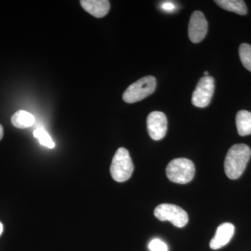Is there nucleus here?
Returning a JSON list of instances; mask_svg holds the SVG:
<instances>
[{"instance_id": "f03ea898", "label": "nucleus", "mask_w": 251, "mask_h": 251, "mask_svg": "<svg viewBox=\"0 0 251 251\" xmlns=\"http://www.w3.org/2000/svg\"><path fill=\"white\" fill-rule=\"evenodd\" d=\"M196 169L191 160L188 158H175L170 162L166 168L168 179L176 184H187L194 177Z\"/></svg>"}, {"instance_id": "6ab92c4d", "label": "nucleus", "mask_w": 251, "mask_h": 251, "mask_svg": "<svg viewBox=\"0 0 251 251\" xmlns=\"http://www.w3.org/2000/svg\"><path fill=\"white\" fill-rule=\"evenodd\" d=\"M3 232V225L1 224V223L0 222V235H1V233Z\"/></svg>"}, {"instance_id": "4468645a", "label": "nucleus", "mask_w": 251, "mask_h": 251, "mask_svg": "<svg viewBox=\"0 0 251 251\" xmlns=\"http://www.w3.org/2000/svg\"><path fill=\"white\" fill-rule=\"evenodd\" d=\"M239 57L244 67L251 72V46L242 44L239 49Z\"/></svg>"}, {"instance_id": "9b49d317", "label": "nucleus", "mask_w": 251, "mask_h": 251, "mask_svg": "<svg viewBox=\"0 0 251 251\" xmlns=\"http://www.w3.org/2000/svg\"><path fill=\"white\" fill-rule=\"evenodd\" d=\"M238 134L247 136L251 134V112L240 110L236 115Z\"/></svg>"}, {"instance_id": "9d476101", "label": "nucleus", "mask_w": 251, "mask_h": 251, "mask_svg": "<svg viewBox=\"0 0 251 251\" xmlns=\"http://www.w3.org/2000/svg\"><path fill=\"white\" fill-rule=\"evenodd\" d=\"M80 4L87 13L98 18L106 16L110 8L108 0H82Z\"/></svg>"}, {"instance_id": "0eeeda50", "label": "nucleus", "mask_w": 251, "mask_h": 251, "mask_svg": "<svg viewBox=\"0 0 251 251\" xmlns=\"http://www.w3.org/2000/svg\"><path fill=\"white\" fill-rule=\"evenodd\" d=\"M208 23L202 12L196 11L191 15L188 25V37L193 44L201 42L207 33Z\"/></svg>"}, {"instance_id": "f3484780", "label": "nucleus", "mask_w": 251, "mask_h": 251, "mask_svg": "<svg viewBox=\"0 0 251 251\" xmlns=\"http://www.w3.org/2000/svg\"><path fill=\"white\" fill-rule=\"evenodd\" d=\"M161 9L168 13H173L176 10V5L172 1H164L161 4Z\"/></svg>"}, {"instance_id": "2eb2a0df", "label": "nucleus", "mask_w": 251, "mask_h": 251, "mask_svg": "<svg viewBox=\"0 0 251 251\" xmlns=\"http://www.w3.org/2000/svg\"><path fill=\"white\" fill-rule=\"evenodd\" d=\"M34 136L39 140V143L44 146L47 147L48 148L52 149L55 146V144L52 141L49 133L44 128H37L34 131Z\"/></svg>"}, {"instance_id": "f8f14e48", "label": "nucleus", "mask_w": 251, "mask_h": 251, "mask_svg": "<svg viewBox=\"0 0 251 251\" xmlns=\"http://www.w3.org/2000/svg\"><path fill=\"white\" fill-rule=\"evenodd\" d=\"M216 4L226 11L236 13L239 15L247 14V6L242 0H218Z\"/></svg>"}, {"instance_id": "423d86ee", "label": "nucleus", "mask_w": 251, "mask_h": 251, "mask_svg": "<svg viewBox=\"0 0 251 251\" xmlns=\"http://www.w3.org/2000/svg\"><path fill=\"white\" fill-rule=\"evenodd\" d=\"M214 79L209 76L202 77L198 82L192 96V103L198 108H205L210 103L214 92Z\"/></svg>"}, {"instance_id": "a211bd4d", "label": "nucleus", "mask_w": 251, "mask_h": 251, "mask_svg": "<svg viewBox=\"0 0 251 251\" xmlns=\"http://www.w3.org/2000/svg\"><path fill=\"white\" fill-rule=\"evenodd\" d=\"M3 135H4V129H3L2 126L0 125V140L3 138Z\"/></svg>"}, {"instance_id": "1a4fd4ad", "label": "nucleus", "mask_w": 251, "mask_h": 251, "mask_svg": "<svg viewBox=\"0 0 251 251\" xmlns=\"http://www.w3.org/2000/svg\"><path fill=\"white\" fill-rule=\"evenodd\" d=\"M235 227L230 223H224L220 225L216 229L214 237L211 239L210 248L213 250H218L227 245L234 236Z\"/></svg>"}, {"instance_id": "39448f33", "label": "nucleus", "mask_w": 251, "mask_h": 251, "mask_svg": "<svg viewBox=\"0 0 251 251\" xmlns=\"http://www.w3.org/2000/svg\"><path fill=\"white\" fill-rule=\"evenodd\" d=\"M154 216L161 221H170L175 227H183L187 224V212L179 206L172 204H161L157 206Z\"/></svg>"}, {"instance_id": "dca6fc26", "label": "nucleus", "mask_w": 251, "mask_h": 251, "mask_svg": "<svg viewBox=\"0 0 251 251\" xmlns=\"http://www.w3.org/2000/svg\"><path fill=\"white\" fill-rule=\"evenodd\" d=\"M150 251H168V246L158 239H153L149 245Z\"/></svg>"}, {"instance_id": "7ed1b4c3", "label": "nucleus", "mask_w": 251, "mask_h": 251, "mask_svg": "<svg viewBox=\"0 0 251 251\" xmlns=\"http://www.w3.org/2000/svg\"><path fill=\"white\" fill-rule=\"evenodd\" d=\"M134 166L126 149L120 148L117 150L112 158L110 166V174L112 179L117 182L127 181L133 174Z\"/></svg>"}, {"instance_id": "ddd939ff", "label": "nucleus", "mask_w": 251, "mask_h": 251, "mask_svg": "<svg viewBox=\"0 0 251 251\" xmlns=\"http://www.w3.org/2000/svg\"><path fill=\"white\" fill-rule=\"evenodd\" d=\"M35 118L31 113L25 110H18L11 117V123L18 128H29L34 125Z\"/></svg>"}, {"instance_id": "6e6552de", "label": "nucleus", "mask_w": 251, "mask_h": 251, "mask_svg": "<svg viewBox=\"0 0 251 251\" xmlns=\"http://www.w3.org/2000/svg\"><path fill=\"white\" fill-rule=\"evenodd\" d=\"M147 125L150 136L154 140L164 138L168 130V120L163 112L153 111L148 115Z\"/></svg>"}, {"instance_id": "aec40b11", "label": "nucleus", "mask_w": 251, "mask_h": 251, "mask_svg": "<svg viewBox=\"0 0 251 251\" xmlns=\"http://www.w3.org/2000/svg\"><path fill=\"white\" fill-rule=\"evenodd\" d=\"M204 76H208V75H209V72H204Z\"/></svg>"}, {"instance_id": "f257e3e1", "label": "nucleus", "mask_w": 251, "mask_h": 251, "mask_svg": "<svg viewBox=\"0 0 251 251\" xmlns=\"http://www.w3.org/2000/svg\"><path fill=\"white\" fill-rule=\"evenodd\" d=\"M251 157V148L245 144H237L230 148L224 162L225 172L227 177L230 179L240 177Z\"/></svg>"}, {"instance_id": "20e7f679", "label": "nucleus", "mask_w": 251, "mask_h": 251, "mask_svg": "<svg viewBox=\"0 0 251 251\" xmlns=\"http://www.w3.org/2000/svg\"><path fill=\"white\" fill-rule=\"evenodd\" d=\"M156 80L152 75L142 77L130 85L124 92L123 100L126 103L140 101L153 94L156 90Z\"/></svg>"}]
</instances>
